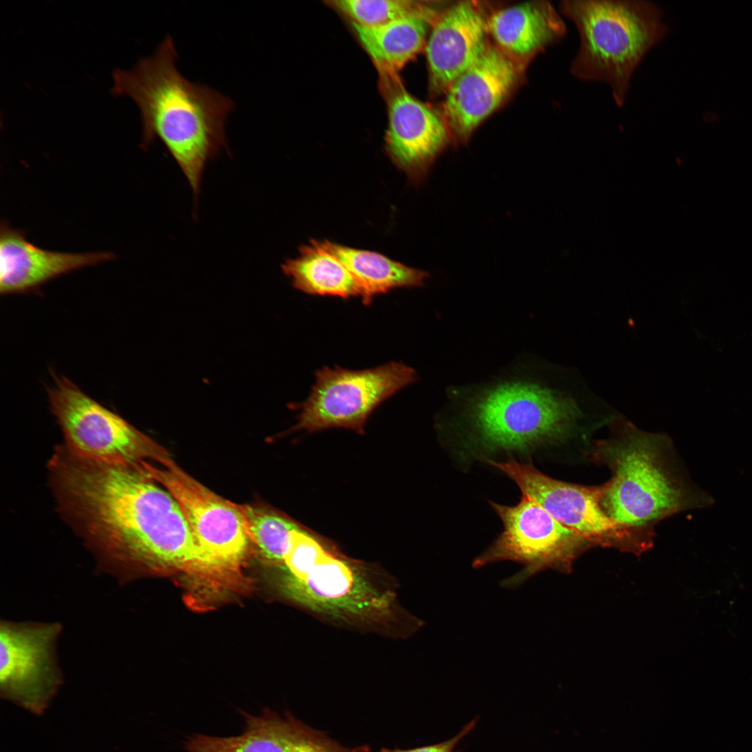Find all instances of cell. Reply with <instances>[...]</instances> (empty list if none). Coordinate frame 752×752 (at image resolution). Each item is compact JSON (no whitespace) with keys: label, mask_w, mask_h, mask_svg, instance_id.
I'll list each match as a JSON object with an SVG mask.
<instances>
[{"label":"cell","mask_w":752,"mask_h":752,"mask_svg":"<svg viewBox=\"0 0 752 752\" xmlns=\"http://www.w3.org/2000/svg\"><path fill=\"white\" fill-rule=\"evenodd\" d=\"M47 469L63 518L120 583L145 570L207 568L178 503L139 465L83 458L61 445Z\"/></svg>","instance_id":"1"},{"label":"cell","mask_w":752,"mask_h":752,"mask_svg":"<svg viewBox=\"0 0 752 752\" xmlns=\"http://www.w3.org/2000/svg\"><path fill=\"white\" fill-rule=\"evenodd\" d=\"M177 57L173 40L167 35L153 56L140 59L131 70L113 72L111 93L130 96L136 103L143 146L156 139L163 143L196 201L207 162L228 149L225 124L235 106L229 97L188 81L177 69Z\"/></svg>","instance_id":"2"},{"label":"cell","mask_w":752,"mask_h":752,"mask_svg":"<svg viewBox=\"0 0 752 752\" xmlns=\"http://www.w3.org/2000/svg\"><path fill=\"white\" fill-rule=\"evenodd\" d=\"M612 435L596 442L595 462L607 466L612 477L600 487V503L618 523L652 528L658 521L703 503L677 471L664 436L643 432L617 418Z\"/></svg>","instance_id":"3"},{"label":"cell","mask_w":752,"mask_h":752,"mask_svg":"<svg viewBox=\"0 0 752 752\" xmlns=\"http://www.w3.org/2000/svg\"><path fill=\"white\" fill-rule=\"evenodd\" d=\"M560 10L579 35L572 75L606 83L623 107L636 68L667 33L662 10L648 1L599 0L563 1Z\"/></svg>","instance_id":"4"},{"label":"cell","mask_w":752,"mask_h":752,"mask_svg":"<svg viewBox=\"0 0 752 752\" xmlns=\"http://www.w3.org/2000/svg\"><path fill=\"white\" fill-rule=\"evenodd\" d=\"M570 396L542 384L506 382L472 401L469 417L480 443L490 451H525L562 440L581 418Z\"/></svg>","instance_id":"5"},{"label":"cell","mask_w":752,"mask_h":752,"mask_svg":"<svg viewBox=\"0 0 752 752\" xmlns=\"http://www.w3.org/2000/svg\"><path fill=\"white\" fill-rule=\"evenodd\" d=\"M47 389L50 409L60 425L65 446L73 454L102 462L164 465L168 451L118 414L84 392L69 379L54 376Z\"/></svg>","instance_id":"6"},{"label":"cell","mask_w":752,"mask_h":752,"mask_svg":"<svg viewBox=\"0 0 752 752\" xmlns=\"http://www.w3.org/2000/svg\"><path fill=\"white\" fill-rule=\"evenodd\" d=\"M490 503L503 522V531L473 561V566L480 567L501 561L522 564L524 568L503 581V586L517 587L547 569L569 572L576 558L593 546L526 495L522 494L520 502L512 506Z\"/></svg>","instance_id":"7"},{"label":"cell","mask_w":752,"mask_h":752,"mask_svg":"<svg viewBox=\"0 0 752 752\" xmlns=\"http://www.w3.org/2000/svg\"><path fill=\"white\" fill-rule=\"evenodd\" d=\"M489 462L514 480L522 494L533 499L558 522L581 535L593 546L613 548L636 555L652 547V528L626 526L606 515L600 503L599 486L558 480L531 464L515 460Z\"/></svg>","instance_id":"8"},{"label":"cell","mask_w":752,"mask_h":752,"mask_svg":"<svg viewBox=\"0 0 752 752\" xmlns=\"http://www.w3.org/2000/svg\"><path fill=\"white\" fill-rule=\"evenodd\" d=\"M416 379V371L400 362L357 370L324 367L315 373L293 429L315 432L343 428L362 432L379 405Z\"/></svg>","instance_id":"9"},{"label":"cell","mask_w":752,"mask_h":752,"mask_svg":"<svg viewBox=\"0 0 752 752\" xmlns=\"http://www.w3.org/2000/svg\"><path fill=\"white\" fill-rule=\"evenodd\" d=\"M140 467L175 499L210 569L238 567L251 543L242 506L215 494L172 459L160 466L142 462Z\"/></svg>","instance_id":"10"},{"label":"cell","mask_w":752,"mask_h":752,"mask_svg":"<svg viewBox=\"0 0 752 752\" xmlns=\"http://www.w3.org/2000/svg\"><path fill=\"white\" fill-rule=\"evenodd\" d=\"M59 622H0V696L36 716L63 684L57 658Z\"/></svg>","instance_id":"11"},{"label":"cell","mask_w":752,"mask_h":752,"mask_svg":"<svg viewBox=\"0 0 752 752\" xmlns=\"http://www.w3.org/2000/svg\"><path fill=\"white\" fill-rule=\"evenodd\" d=\"M380 79L388 106L386 152L409 180L418 185L448 144L449 130L443 117L409 94L397 75Z\"/></svg>","instance_id":"12"},{"label":"cell","mask_w":752,"mask_h":752,"mask_svg":"<svg viewBox=\"0 0 752 752\" xmlns=\"http://www.w3.org/2000/svg\"><path fill=\"white\" fill-rule=\"evenodd\" d=\"M517 78L515 61L498 47L488 45L446 92L443 118L451 137L457 142L466 141L503 102Z\"/></svg>","instance_id":"13"},{"label":"cell","mask_w":752,"mask_h":752,"mask_svg":"<svg viewBox=\"0 0 752 752\" xmlns=\"http://www.w3.org/2000/svg\"><path fill=\"white\" fill-rule=\"evenodd\" d=\"M242 734L230 737L191 736L189 752H370L367 746L346 747L313 729L290 713L279 714L265 708L258 715L242 712Z\"/></svg>","instance_id":"14"},{"label":"cell","mask_w":752,"mask_h":752,"mask_svg":"<svg viewBox=\"0 0 752 752\" xmlns=\"http://www.w3.org/2000/svg\"><path fill=\"white\" fill-rule=\"evenodd\" d=\"M487 20L473 1L460 2L437 17L425 45L433 93H446L483 53Z\"/></svg>","instance_id":"15"},{"label":"cell","mask_w":752,"mask_h":752,"mask_svg":"<svg viewBox=\"0 0 752 752\" xmlns=\"http://www.w3.org/2000/svg\"><path fill=\"white\" fill-rule=\"evenodd\" d=\"M109 251H54L31 243L26 233L7 221L0 226V292H33L56 278L115 258Z\"/></svg>","instance_id":"16"},{"label":"cell","mask_w":752,"mask_h":752,"mask_svg":"<svg viewBox=\"0 0 752 752\" xmlns=\"http://www.w3.org/2000/svg\"><path fill=\"white\" fill-rule=\"evenodd\" d=\"M564 22L547 1L509 6L488 17L487 30L497 47L514 61L533 56L563 38Z\"/></svg>","instance_id":"17"},{"label":"cell","mask_w":752,"mask_h":752,"mask_svg":"<svg viewBox=\"0 0 752 752\" xmlns=\"http://www.w3.org/2000/svg\"><path fill=\"white\" fill-rule=\"evenodd\" d=\"M438 17L435 10L424 5L414 13L380 26L352 24L379 75H397L423 48L428 29Z\"/></svg>","instance_id":"18"},{"label":"cell","mask_w":752,"mask_h":752,"mask_svg":"<svg viewBox=\"0 0 752 752\" xmlns=\"http://www.w3.org/2000/svg\"><path fill=\"white\" fill-rule=\"evenodd\" d=\"M299 252L296 258H288L281 265L283 272L295 289L315 295L362 298L359 282L321 241L312 240L301 246Z\"/></svg>","instance_id":"19"},{"label":"cell","mask_w":752,"mask_h":752,"mask_svg":"<svg viewBox=\"0 0 752 752\" xmlns=\"http://www.w3.org/2000/svg\"><path fill=\"white\" fill-rule=\"evenodd\" d=\"M323 246L338 258L352 274L363 290L362 301L398 288L423 286L428 272L407 266L381 253L343 246L327 240Z\"/></svg>","instance_id":"20"},{"label":"cell","mask_w":752,"mask_h":752,"mask_svg":"<svg viewBox=\"0 0 752 752\" xmlns=\"http://www.w3.org/2000/svg\"><path fill=\"white\" fill-rule=\"evenodd\" d=\"M242 509L251 542L267 560L280 564L291 532L298 524L267 508L245 505Z\"/></svg>","instance_id":"21"},{"label":"cell","mask_w":752,"mask_h":752,"mask_svg":"<svg viewBox=\"0 0 752 752\" xmlns=\"http://www.w3.org/2000/svg\"><path fill=\"white\" fill-rule=\"evenodd\" d=\"M329 3L352 22L366 26L385 24L414 13L424 6L405 0H334Z\"/></svg>","instance_id":"22"},{"label":"cell","mask_w":752,"mask_h":752,"mask_svg":"<svg viewBox=\"0 0 752 752\" xmlns=\"http://www.w3.org/2000/svg\"><path fill=\"white\" fill-rule=\"evenodd\" d=\"M476 721V719L472 720L457 735L438 744L407 750L382 749L378 752H454L459 742L473 730Z\"/></svg>","instance_id":"23"}]
</instances>
